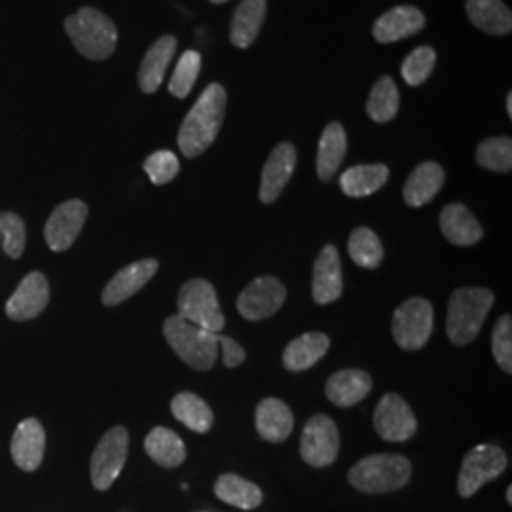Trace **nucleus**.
Instances as JSON below:
<instances>
[{
  "instance_id": "f257e3e1",
  "label": "nucleus",
  "mask_w": 512,
  "mask_h": 512,
  "mask_svg": "<svg viewBox=\"0 0 512 512\" xmlns=\"http://www.w3.org/2000/svg\"><path fill=\"white\" fill-rule=\"evenodd\" d=\"M226 101V90L220 84H209L186 114L177 139L186 158H198L213 145L224 120Z\"/></svg>"
},
{
  "instance_id": "f03ea898",
  "label": "nucleus",
  "mask_w": 512,
  "mask_h": 512,
  "mask_svg": "<svg viewBox=\"0 0 512 512\" xmlns=\"http://www.w3.org/2000/svg\"><path fill=\"white\" fill-rule=\"evenodd\" d=\"M65 33L71 38L78 54L92 61H103L114 54L118 44V29L112 19L95 10L80 8L65 19Z\"/></svg>"
},
{
  "instance_id": "7ed1b4c3",
  "label": "nucleus",
  "mask_w": 512,
  "mask_h": 512,
  "mask_svg": "<svg viewBox=\"0 0 512 512\" xmlns=\"http://www.w3.org/2000/svg\"><path fill=\"white\" fill-rule=\"evenodd\" d=\"M164 336L167 344L186 365L200 372H207L215 365L219 355V342L215 332L202 329L177 313L165 319Z\"/></svg>"
},
{
  "instance_id": "20e7f679",
  "label": "nucleus",
  "mask_w": 512,
  "mask_h": 512,
  "mask_svg": "<svg viewBox=\"0 0 512 512\" xmlns=\"http://www.w3.org/2000/svg\"><path fill=\"white\" fill-rule=\"evenodd\" d=\"M494 304L488 289H458L448 304V336L456 346H467L475 340Z\"/></svg>"
},
{
  "instance_id": "39448f33",
  "label": "nucleus",
  "mask_w": 512,
  "mask_h": 512,
  "mask_svg": "<svg viewBox=\"0 0 512 512\" xmlns=\"http://www.w3.org/2000/svg\"><path fill=\"white\" fill-rule=\"evenodd\" d=\"M412 465L399 454H376L361 459L348 473L353 488L365 494H387L410 480Z\"/></svg>"
},
{
  "instance_id": "423d86ee",
  "label": "nucleus",
  "mask_w": 512,
  "mask_h": 512,
  "mask_svg": "<svg viewBox=\"0 0 512 512\" xmlns=\"http://www.w3.org/2000/svg\"><path fill=\"white\" fill-rule=\"evenodd\" d=\"M177 306L181 317L209 332L219 334L226 325V319L220 311L217 291L205 279L186 281L179 291Z\"/></svg>"
},
{
  "instance_id": "0eeeda50",
  "label": "nucleus",
  "mask_w": 512,
  "mask_h": 512,
  "mask_svg": "<svg viewBox=\"0 0 512 512\" xmlns=\"http://www.w3.org/2000/svg\"><path fill=\"white\" fill-rule=\"evenodd\" d=\"M507 469V456L495 444H478L461 463L458 478L459 495L471 497L484 484L494 480Z\"/></svg>"
},
{
  "instance_id": "6e6552de",
  "label": "nucleus",
  "mask_w": 512,
  "mask_h": 512,
  "mask_svg": "<svg viewBox=\"0 0 512 512\" xmlns=\"http://www.w3.org/2000/svg\"><path fill=\"white\" fill-rule=\"evenodd\" d=\"M433 332V306L423 298H410L393 315V338L399 348L418 351Z\"/></svg>"
},
{
  "instance_id": "1a4fd4ad",
  "label": "nucleus",
  "mask_w": 512,
  "mask_h": 512,
  "mask_svg": "<svg viewBox=\"0 0 512 512\" xmlns=\"http://www.w3.org/2000/svg\"><path fill=\"white\" fill-rule=\"evenodd\" d=\"M129 435L126 427H112L99 440L92 456V484L105 492L120 476L128 459Z\"/></svg>"
},
{
  "instance_id": "9d476101",
  "label": "nucleus",
  "mask_w": 512,
  "mask_h": 512,
  "mask_svg": "<svg viewBox=\"0 0 512 512\" xmlns=\"http://www.w3.org/2000/svg\"><path fill=\"white\" fill-rule=\"evenodd\" d=\"M340 435L336 423L329 416H313L300 439V456L311 467H327L338 458Z\"/></svg>"
},
{
  "instance_id": "9b49d317",
  "label": "nucleus",
  "mask_w": 512,
  "mask_h": 512,
  "mask_svg": "<svg viewBox=\"0 0 512 512\" xmlns=\"http://www.w3.org/2000/svg\"><path fill=\"white\" fill-rule=\"evenodd\" d=\"M88 211V205L80 200H69L55 207L44 226V239L54 253H63L73 247L86 224Z\"/></svg>"
},
{
  "instance_id": "f8f14e48",
  "label": "nucleus",
  "mask_w": 512,
  "mask_h": 512,
  "mask_svg": "<svg viewBox=\"0 0 512 512\" xmlns=\"http://www.w3.org/2000/svg\"><path fill=\"white\" fill-rule=\"evenodd\" d=\"M287 289L272 275H262L239 294L238 311L247 321H262L272 317L285 304Z\"/></svg>"
},
{
  "instance_id": "ddd939ff",
  "label": "nucleus",
  "mask_w": 512,
  "mask_h": 512,
  "mask_svg": "<svg viewBox=\"0 0 512 512\" xmlns=\"http://www.w3.org/2000/svg\"><path fill=\"white\" fill-rule=\"evenodd\" d=\"M376 433L387 442H404L418 431V421L403 397L387 393L374 412Z\"/></svg>"
},
{
  "instance_id": "4468645a",
  "label": "nucleus",
  "mask_w": 512,
  "mask_h": 512,
  "mask_svg": "<svg viewBox=\"0 0 512 512\" xmlns=\"http://www.w3.org/2000/svg\"><path fill=\"white\" fill-rule=\"evenodd\" d=\"M50 302V283L46 275L31 272L21 279L18 289L6 304V315L12 321H31L46 310Z\"/></svg>"
},
{
  "instance_id": "2eb2a0df",
  "label": "nucleus",
  "mask_w": 512,
  "mask_h": 512,
  "mask_svg": "<svg viewBox=\"0 0 512 512\" xmlns=\"http://www.w3.org/2000/svg\"><path fill=\"white\" fill-rule=\"evenodd\" d=\"M342 266L340 255L334 245L323 247L313 264V281L311 294L319 306L336 302L342 296Z\"/></svg>"
},
{
  "instance_id": "dca6fc26",
  "label": "nucleus",
  "mask_w": 512,
  "mask_h": 512,
  "mask_svg": "<svg viewBox=\"0 0 512 512\" xmlns=\"http://www.w3.org/2000/svg\"><path fill=\"white\" fill-rule=\"evenodd\" d=\"M156 272H158V260H154V258H145V260L133 262L126 268H122L105 287L103 304L112 308V306L126 302L133 294L139 293L156 275Z\"/></svg>"
},
{
  "instance_id": "f3484780",
  "label": "nucleus",
  "mask_w": 512,
  "mask_h": 512,
  "mask_svg": "<svg viewBox=\"0 0 512 512\" xmlns=\"http://www.w3.org/2000/svg\"><path fill=\"white\" fill-rule=\"evenodd\" d=\"M296 167V150L291 143H281L272 150L268 162L262 169L260 179V202L274 203L283 188L291 181Z\"/></svg>"
},
{
  "instance_id": "a211bd4d",
  "label": "nucleus",
  "mask_w": 512,
  "mask_h": 512,
  "mask_svg": "<svg viewBox=\"0 0 512 512\" xmlns=\"http://www.w3.org/2000/svg\"><path fill=\"white\" fill-rule=\"evenodd\" d=\"M12 459L21 471H37L44 459L46 450V433L40 421L27 418L21 421L12 437Z\"/></svg>"
},
{
  "instance_id": "6ab92c4d",
  "label": "nucleus",
  "mask_w": 512,
  "mask_h": 512,
  "mask_svg": "<svg viewBox=\"0 0 512 512\" xmlns=\"http://www.w3.org/2000/svg\"><path fill=\"white\" fill-rule=\"evenodd\" d=\"M423 27H425V18L418 8L397 6L385 12L384 16L374 23L372 33L380 44H391L420 33Z\"/></svg>"
},
{
  "instance_id": "aec40b11",
  "label": "nucleus",
  "mask_w": 512,
  "mask_h": 512,
  "mask_svg": "<svg viewBox=\"0 0 512 512\" xmlns=\"http://www.w3.org/2000/svg\"><path fill=\"white\" fill-rule=\"evenodd\" d=\"M177 52V38L171 35L160 37L148 48L145 59L139 67V88L141 92L152 95L158 92L164 82L165 71Z\"/></svg>"
},
{
  "instance_id": "412c9836",
  "label": "nucleus",
  "mask_w": 512,
  "mask_h": 512,
  "mask_svg": "<svg viewBox=\"0 0 512 512\" xmlns=\"http://www.w3.org/2000/svg\"><path fill=\"white\" fill-rule=\"evenodd\" d=\"M440 230L444 238L459 247H471L482 239V226L475 215L461 203H452L440 213Z\"/></svg>"
},
{
  "instance_id": "4be33fe9",
  "label": "nucleus",
  "mask_w": 512,
  "mask_h": 512,
  "mask_svg": "<svg viewBox=\"0 0 512 512\" xmlns=\"http://www.w3.org/2000/svg\"><path fill=\"white\" fill-rule=\"evenodd\" d=\"M294 418L291 408L279 399H264L256 406V431L268 442H283L293 433Z\"/></svg>"
},
{
  "instance_id": "5701e85b",
  "label": "nucleus",
  "mask_w": 512,
  "mask_h": 512,
  "mask_svg": "<svg viewBox=\"0 0 512 512\" xmlns=\"http://www.w3.org/2000/svg\"><path fill=\"white\" fill-rule=\"evenodd\" d=\"M370 389H372V380L366 372L357 368H348L330 376L325 393L330 403L340 408H348L353 404L361 403L370 393Z\"/></svg>"
},
{
  "instance_id": "b1692460",
  "label": "nucleus",
  "mask_w": 512,
  "mask_h": 512,
  "mask_svg": "<svg viewBox=\"0 0 512 512\" xmlns=\"http://www.w3.org/2000/svg\"><path fill=\"white\" fill-rule=\"evenodd\" d=\"M329 346V336L323 332L302 334L283 351V365L287 370H293V372L308 370L325 357Z\"/></svg>"
},
{
  "instance_id": "393cba45",
  "label": "nucleus",
  "mask_w": 512,
  "mask_h": 512,
  "mask_svg": "<svg viewBox=\"0 0 512 512\" xmlns=\"http://www.w3.org/2000/svg\"><path fill=\"white\" fill-rule=\"evenodd\" d=\"M444 184V169L435 162L418 165L404 184V202L410 207H421L431 202Z\"/></svg>"
},
{
  "instance_id": "a878e982",
  "label": "nucleus",
  "mask_w": 512,
  "mask_h": 512,
  "mask_svg": "<svg viewBox=\"0 0 512 512\" xmlns=\"http://www.w3.org/2000/svg\"><path fill=\"white\" fill-rule=\"evenodd\" d=\"M346 152H348L346 131L338 122H332L323 131L319 150H317V175L321 181L329 183L330 179L336 175L338 167L346 158Z\"/></svg>"
},
{
  "instance_id": "bb28decb",
  "label": "nucleus",
  "mask_w": 512,
  "mask_h": 512,
  "mask_svg": "<svg viewBox=\"0 0 512 512\" xmlns=\"http://www.w3.org/2000/svg\"><path fill=\"white\" fill-rule=\"evenodd\" d=\"M467 16L471 23L490 35H509L512 14L501 0H467Z\"/></svg>"
},
{
  "instance_id": "cd10ccee",
  "label": "nucleus",
  "mask_w": 512,
  "mask_h": 512,
  "mask_svg": "<svg viewBox=\"0 0 512 512\" xmlns=\"http://www.w3.org/2000/svg\"><path fill=\"white\" fill-rule=\"evenodd\" d=\"M266 18V0H243L232 19L230 40L238 48H249L255 42Z\"/></svg>"
},
{
  "instance_id": "c85d7f7f",
  "label": "nucleus",
  "mask_w": 512,
  "mask_h": 512,
  "mask_svg": "<svg viewBox=\"0 0 512 512\" xmlns=\"http://www.w3.org/2000/svg\"><path fill=\"white\" fill-rule=\"evenodd\" d=\"M389 179V169L382 164L355 165L342 173L340 186L349 198H366L378 192Z\"/></svg>"
},
{
  "instance_id": "c756f323",
  "label": "nucleus",
  "mask_w": 512,
  "mask_h": 512,
  "mask_svg": "<svg viewBox=\"0 0 512 512\" xmlns=\"http://www.w3.org/2000/svg\"><path fill=\"white\" fill-rule=\"evenodd\" d=\"M145 450H147L148 458L156 461L158 465H162L165 469L179 467L186 459V448H184L183 439L167 427H154L148 433L147 440H145Z\"/></svg>"
},
{
  "instance_id": "7c9ffc66",
  "label": "nucleus",
  "mask_w": 512,
  "mask_h": 512,
  "mask_svg": "<svg viewBox=\"0 0 512 512\" xmlns=\"http://www.w3.org/2000/svg\"><path fill=\"white\" fill-rule=\"evenodd\" d=\"M215 494L220 501L243 511H253L264 499L262 490L256 484L238 475L220 476L215 484Z\"/></svg>"
},
{
  "instance_id": "2f4dec72",
  "label": "nucleus",
  "mask_w": 512,
  "mask_h": 512,
  "mask_svg": "<svg viewBox=\"0 0 512 512\" xmlns=\"http://www.w3.org/2000/svg\"><path fill=\"white\" fill-rule=\"evenodd\" d=\"M171 412L177 420L196 433H207L213 427V410L194 393H179L171 401Z\"/></svg>"
},
{
  "instance_id": "473e14b6",
  "label": "nucleus",
  "mask_w": 512,
  "mask_h": 512,
  "mask_svg": "<svg viewBox=\"0 0 512 512\" xmlns=\"http://www.w3.org/2000/svg\"><path fill=\"white\" fill-rule=\"evenodd\" d=\"M399 105H401V95L397 90V84L393 82L391 76H382L368 95L366 112L376 124H387L397 116Z\"/></svg>"
},
{
  "instance_id": "72a5a7b5",
  "label": "nucleus",
  "mask_w": 512,
  "mask_h": 512,
  "mask_svg": "<svg viewBox=\"0 0 512 512\" xmlns=\"http://www.w3.org/2000/svg\"><path fill=\"white\" fill-rule=\"evenodd\" d=\"M348 251L357 266L368 270L378 268L384 260V245L370 228L353 230L349 236Z\"/></svg>"
},
{
  "instance_id": "f704fd0d",
  "label": "nucleus",
  "mask_w": 512,
  "mask_h": 512,
  "mask_svg": "<svg viewBox=\"0 0 512 512\" xmlns=\"http://www.w3.org/2000/svg\"><path fill=\"white\" fill-rule=\"evenodd\" d=\"M476 162L495 173H509L512 169V141L509 137H494L480 143Z\"/></svg>"
},
{
  "instance_id": "c9c22d12",
  "label": "nucleus",
  "mask_w": 512,
  "mask_h": 512,
  "mask_svg": "<svg viewBox=\"0 0 512 512\" xmlns=\"http://www.w3.org/2000/svg\"><path fill=\"white\" fill-rule=\"evenodd\" d=\"M200 69H202V55L196 50H186L175 67V73L171 76V82H169L171 95H175L177 99L188 97L198 80Z\"/></svg>"
},
{
  "instance_id": "e433bc0d",
  "label": "nucleus",
  "mask_w": 512,
  "mask_h": 512,
  "mask_svg": "<svg viewBox=\"0 0 512 512\" xmlns=\"http://www.w3.org/2000/svg\"><path fill=\"white\" fill-rule=\"evenodd\" d=\"M25 241H27V230H25L23 219L12 211H2L0 213V249L12 260H18L25 251Z\"/></svg>"
},
{
  "instance_id": "4c0bfd02",
  "label": "nucleus",
  "mask_w": 512,
  "mask_h": 512,
  "mask_svg": "<svg viewBox=\"0 0 512 512\" xmlns=\"http://www.w3.org/2000/svg\"><path fill=\"white\" fill-rule=\"evenodd\" d=\"M435 61H437V54H435L433 48H429V46L416 48L412 54L404 59L403 69H401L404 82L408 86L423 84L429 78V74L433 73Z\"/></svg>"
},
{
  "instance_id": "58836bf2",
  "label": "nucleus",
  "mask_w": 512,
  "mask_h": 512,
  "mask_svg": "<svg viewBox=\"0 0 512 512\" xmlns=\"http://www.w3.org/2000/svg\"><path fill=\"white\" fill-rule=\"evenodd\" d=\"M179 169H181L179 158L171 150H158L145 160L148 179L156 186L171 183L179 175Z\"/></svg>"
},
{
  "instance_id": "ea45409f",
  "label": "nucleus",
  "mask_w": 512,
  "mask_h": 512,
  "mask_svg": "<svg viewBox=\"0 0 512 512\" xmlns=\"http://www.w3.org/2000/svg\"><path fill=\"white\" fill-rule=\"evenodd\" d=\"M492 351L495 361L507 374L512 372V319L511 315H503L495 323L492 336Z\"/></svg>"
},
{
  "instance_id": "a19ab883",
  "label": "nucleus",
  "mask_w": 512,
  "mask_h": 512,
  "mask_svg": "<svg viewBox=\"0 0 512 512\" xmlns=\"http://www.w3.org/2000/svg\"><path fill=\"white\" fill-rule=\"evenodd\" d=\"M217 342H219L220 351H222V359L224 365L228 368H236L245 361V351L239 346L238 342L230 336H220L217 334Z\"/></svg>"
},
{
  "instance_id": "79ce46f5",
  "label": "nucleus",
  "mask_w": 512,
  "mask_h": 512,
  "mask_svg": "<svg viewBox=\"0 0 512 512\" xmlns=\"http://www.w3.org/2000/svg\"><path fill=\"white\" fill-rule=\"evenodd\" d=\"M507 114L512 118V93L507 95Z\"/></svg>"
},
{
  "instance_id": "37998d69",
  "label": "nucleus",
  "mask_w": 512,
  "mask_h": 512,
  "mask_svg": "<svg viewBox=\"0 0 512 512\" xmlns=\"http://www.w3.org/2000/svg\"><path fill=\"white\" fill-rule=\"evenodd\" d=\"M507 501H509V503H512V488H509V490H507Z\"/></svg>"
},
{
  "instance_id": "c03bdc74",
  "label": "nucleus",
  "mask_w": 512,
  "mask_h": 512,
  "mask_svg": "<svg viewBox=\"0 0 512 512\" xmlns=\"http://www.w3.org/2000/svg\"><path fill=\"white\" fill-rule=\"evenodd\" d=\"M209 2H213V4H222V2H228V0H209Z\"/></svg>"
}]
</instances>
